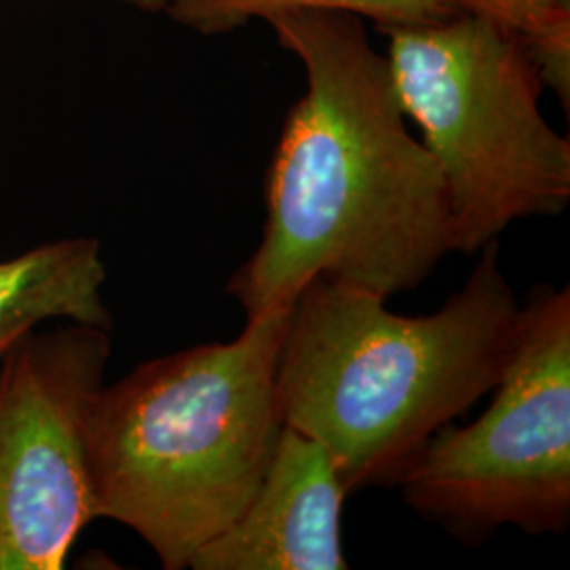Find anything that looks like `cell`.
Wrapping results in <instances>:
<instances>
[{
  "label": "cell",
  "instance_id": "obj_1",
  "mask_svg": "<svg viewBox=\"0 0 570 570\" xmlns=\"http://www.w3.org/2000/svg\"><path fill=\"white\" fill-rule=\"evenodd\" d=\"M268 26L305 68L265 178L263 242L226 294L254 317L322 277L383 301L454 252L449 186L414 138L387 56L345 11H289Z\"/></svg>",
  "mask_w": 570,
  "mask_h": 570
},
{
  "label": "cell",
  "instance_id": "obj_2",
  "mask_svg": "<svg viewBox=\"0 0 570 570\" xmlns=\"http://www.w3.org/2000/svg\"><path fill=\"white\" fill-rule=\"evenodd\" d=\"M478 254L465 285L423 317L322 277L296 296L277 362L279 414L332 454L348 492L397 484L431 435L499 383L522 306L499 239Z\"/></svg>",
  "mask_w": 570,
  "mask_h": 570
},
{
  "label": "cell",
  "instance_id": "obj_3",
  "mask_svg": "<svg viewBox=\"0 0 570 570\" xmlns=\"http://www.w3.org/2000/svg\"><path fill=\"white\" fill-rule=\"evenodd\" d=\"M289 311L247 317L230 343L144 362L91 402L96 518L138 532L165 570L188 569L265 478L284 429L277 362Z\"/></svg>",
  "mask_w": 570,
  "mask_h": 570
},
{
  "label": "cell",
  "instance_id": "obj_4",
  "mask_svg": "<svg viewBox=\"0 0 570 570\" xmlns=\"http://www.w3.org/2000/svg\"><path fill=\"white\" fill-rule=\"evenodd\" d=\"M379 30L402 110L446 178L454 252L564 212L570 142L539 108L546 82L527 42L468 13Z\"/></svg>",
  "mask_w": 570,
  "mask_h": 570
},
{
  "label": "cell",
  "instance_id": "obj_5",
  "mask_svg": "<svg viewBox=\"0 0 570 570\" xmlns=\"http://www.w3.org/2000/svg\"><path fill=\"white\" fill-rule=\"evenodd\" d=\"M397 484L412 510L452 529H569V287L532 292L489 407L438 429Z\"/></svg>",
  "mask_w": 570,
  "mask_h": 570
},
{
  "label": "cell",
  "instance_id": "obj_6",
  "mask_svg": "<svg viewBox=\"0 0 570 570\" xmlns=\"http://www.w3.org/2000/svg\"><path fill=\"white\" fill-rule=\"evenodd\" d=\"M108 330L28 332L0 357V570H60L94 518L87 416Z\"/></svg>",
  "mask_w": 570,
  "mask_h": 570
},
{
  "label": "cell",
  "instance_id": "obj_7",
  "mask_svg": "<svg viewBox=\"0 0 570 570\" xmlns=\"http://www.w3.org/2000/svg\"><path fill=\"white\" fill-rule=\"evenodd\" d=\"M348 494L332 454L284 425L271 465L244 513L205 543L195 570H345Z\"/></svg>",
  "mask_w": 570,
  "mask_h": 570
},
{
  "label": "cell",
  "instance_id": "obj_8",
  "mask_svg": "<svg viewBox=\"0 0 570 570\" xmlns=\"http://www.w3.org/2000/svg\"><path fill=\"white\" fill-rule=\"evenodd\" d=\"M104 282L102 247L89 237L47 242L0 261V357L51 320L110 330Z\"/></svg>",
  "mask_w": 570,
  "mask_h": 570
},
{
  "label": "cell",
  "instance_id": "obj_9",
  "mask_svg": "<svg viewBox=\"0 0 570 570\" xmlns=\"http://www.w3.org/2000/svg\"><path fill=\"white\" fill-rule=\"evenodd\" d=\"M345 11L376 28L446 20L452 13L442 0H171L169 16L184 26L214 37L228 35L252 20H271L289 11Z\"/></svg>",
  "mask_w": 570,
  "mask_h": 570
},
{
  "label": "cell",
  "instance_id": "obj_10",
  "mask_svg": "<svg viewBox=\"0 0 570 570\" xmlns=\"http://www.w3.org/2000/svg\"><path fill=\"white\" fill-rule=\"evenodd\" d=\"M456 13L492 21L529 45L541 79L570 106V0H442Z\"/></svg>",
  "mask_w": 570,
  "mask_h": 570
},
{
  "label": "cell",
  "instance_id": "obj_11",
  "mask_svg": "<svg viewBox=\"0 0 570 570\" xmlns=\"http://www.w3.org/2000/svg\"><path fill=\"white\" fill-rule=\"evenodd\" d=\"M122 2L134 4L138 9H144V11H159V9H167V4L171 0H122Z\"/></svg>",
  "mask_w": 570,
  "mask_h": 570
}]
</instances>
